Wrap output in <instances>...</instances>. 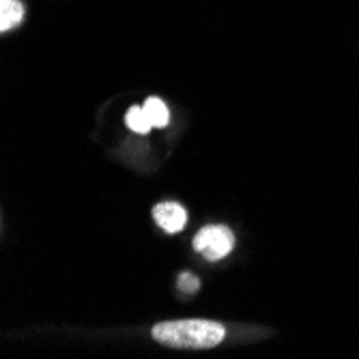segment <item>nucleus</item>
I'll use <instances>...</instances> for the list:
<instances>
[{"label": "nucleus", "instance_id": "obj_1", "mask_svg": "<svg viewBox=\"0 0 359 359\" xmlns=\"http://www.w3.org/2000/svg\"><path fill=\"white\" fill-rule=\"evenodd\" d=\"M226 336L224 325L207 318L164 320L153 327V340L170 348H213Z\"/></svg>", "mask_w": 359, "mask_h": 359}, {"label": "nucleus", "instance_id": "obj_2", "mask_svg": "<svg viewBox=\"0 0 359 359\" xmlns=\"http://www.w3.org/2000/svg\"><path fill=\"white\" fill-rule=\"evenodd\" d=\"M233 248H235V235L231 228L222 224L205 226L203 231H198V235L194 237V250L203 258L211 260V263L226 258L233 252Z\"/></svg>", "mask_w": 359, "mask_h": 359}, {"label": "nucleus", "instance_id": "obj_3", "mask_svg": "<svg viewBox=\"0 0 359 359\" xmlns=\"http://www.w3.org/2000/svg\"><path fill=\"white\" fill-rule=\"evenodd\" d=\"M153 217L161 231H166L168 235L181 233L187 224V211L177 205V203H159L153 209Z\"/></svg>", "mask_w": 359, "mask_h": 359}, {"label": "nucleus", "instance_id": "obj_4", "mask_svg": "<svg viewBox=\"0 0 359 359\" xmlns=\"http://www.w3.org/2000/svg\"><path fill=\"white\" fill-rule=\"evenodd\" d=\"M24 20V5L20 0H0V30L9 32Z\"/></svg>", "mask_w": 359, "mask_h": 359}, {"label": "nucleus", "instance_id": "obj_5", "mask_svg": "<svg viewBox=\"0 0 359 359\" xmlns=\"http://www.w3.org/2000/svg\"><path fill=\"white\" fill-rule=\"evenodd\" d=\"M147 118L151 121L153 127H166L170 123V112H168V106L159 100V97H149L142 106Z\"/></svg>", "mask_w": 359, "mask_h": 359}, {"label": "nucleus", "instance_id": "obj_6", "mask_svg": "<svg viewBox=\"0 0 359 359\" xmlns=\"http://www.w3.org/2000/svg\"><path fill=\"white\" fill-rule=\"evenodd\" d=\"M125 123H127V127L132 129V132H136V134H149V132H151V127H153L151 121L147 118L144 110L138 108V106H134V108H129V110H127Z\"/></svg>", "mask_w": 359, "mask_h": 359}, {"label": "nucleus", "instance_id": "obj_7", "mask_svg": "<svg viewBox=\"0 0 359 359\" xmlns=\"http://www.w3.org/2000/svg\"><path fill=\"white\" fill-rule=\"evenodd\" d=\"M179 288L183 292H187V295H194V292L201 288V280L196 276H191V273H181L179 276Z\"/></svg>", "mask_w": 359, "mask_h": 359}]
</instances>
